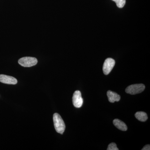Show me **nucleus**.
<instances>
[{
	"mask_svg": "<svg viewBox=\"0 0 150 150\" xmlns=\"http://www.w3.org/2000/svg\"><path fill=\"white\" fill-rule=\"evenodd\" d=\"M53 120L54 127L56 132L59 134H63L64 132L66 126L64 122L59 113H54L53 115Z\"/></svg>",
	"mask_w": 150,
	"mask_h": 150,
	"instance_id": "nucleus-1",
	"label": "nucleus"
},
{
	"mask_svg": "<svg viewBox=\"0 0 150 150\" xmlns=\"http://www.w3.org/2000/svg\"><path fill=\"white\" fill-rule=\"evenodd\" d=\"M145 88V86L143 84H136L127 87L125 91L130 94L135 95L141 93L144 90Z\"/></svg>",
	"mask_w": 150,
	"mask_h": 150,
	"instance_id": "nucleus-2",
	"label": "nucleus"
},
{
	"mask_svg": "<svg viewBox=\"0 0 150 150\" xmlns=\"http://www.w3.org/2000/svg\"><path fill=\"white\" fill-rule=\"evenodd\" d=\"M37 63V59L33 57H23L18 60V64L25 67H30L35 66Z\"/></svg>",
	"mask_w": 150,
	"mask_h": 150,
	"instance_id": "nucleus-3",
	"label": "nucleus"
},
{
	"mask_svg": "<svg viewBox=\"0 0 150 150\" xmlns=\"http://www.w3.org/2000/svg\"><path fill=\"white\" fill-rule=\"evenodd\" d=\"M115 65V61L111 58H108L105 61L103 70L105 75H107L112 71Z\"/></svg>",
	"mask_w": 150,
	"mask_h": 150,
	"instance_id": "nucleus-4",
	"label": "nucleus"
},
{
	"mask_svg": "<svg viewBox=\"0 0 150 150\" xmlns=\"http://www.w3.org/2000/svg\"><path fill=\"white\" fill-rule=\"evenodd\" d=\"M73 103L74 106L77 108H80L82 106L83 99L79 91H76L74 93L73 96Z\"/></svg>",
	"mask_w": 150,
	"mask_h": 150,
	"instance_id": "nucleus-5",
	"label": "nucleus"
},
{
	"mask_svg": "<svg viewBox=\"0 0 150 150\" xmlns=\"http://www.w3.org/2000/svg\"><path fill=\"white\" fill-rule=\"evenodd\" d=\"M0 82L7 84H16L17 80L15 78L7 75H0Z\"/></svg>",
	"mask_w": 150,
	"mask_h": 150,
	"instance_id": "nucleus-6",
	"label": "nucleus"
},
{
	"mask_svg": "<svg viewBox=\"0 0 150 150\" xmlns=\"http://www.w3.org/2000/svg\"><path fill=\"white\" fill-rule=\"evenodd\" d=\"M108 100L110 103L118 102L121 99V96L118 94L114 92L108 91L107 93Z\"/></svg>",
	"mask_w": 150,
	"mask_h": 150,
	"instance_id": "nucleus-7",
	"label": "nucleus"
},
{
	"mask_svg": "<svg viewBox=\"0 0 150 150\" xmlns=\"http://www.w3.org/2000/svg\"><path fill=\"white\" fill-rule=\"evenodd\" d=\"M113 123L114 126L116 128H118V129L121 130V131H127V129H128L126 124L123 121L119 120V119H114L113 121Z\"/></svg>",
	"mask_w": 150,
	"mask_h": 150,
	"instance_id": "nucleus-8",
	"label": "nucleus"
},
{
	"mask_svg": "<svg viewBox=\"0 0 150 150\" xmlns=\"http://www.w3.org/2000/svg\"><path fill=\"white\" fill-rule=\"evenodd\" d=\"M135 116L138 120L142 122H145L148 119L147 114L142 111L137 112L135 113Z\"/></svg>",
	"mask_w": 150,
	"mask_h": 150,
	"instance_id": "nucleus-9",
	"label": "nucleus"
},
{
	"mask_svg": "<svg viewBox=\"0 0 150 150\" xmlns=\"http://www.w3.org/2000/svg\"><path fill=\"white\" fill-rule=\"evenodd\" d=\"M116 3V5L119 8H122L126 4V0H112Z\"/></svg>",
	"mask_w": 150,
	"mask_h": 150,
	"instance_id": "nucleus-10",
	"label": "nucleus"
},
{
	"mask_svg": "<svg viewBox=\"0 0 150 150\" xmlns=\"http://www.w3.org/2000/svg\"><path fill=\"white\" fill-rule=\"evenodd\" d=\"M107 150H118L119 149L117 147L116 144L114 143H110L108 145L107 149Z\"/></svg>",
	"mask_w": 150,
	"mask_h": 150,
	"instance_id": "nucleus-11",
	"label": "nucleus"
},
{
	"mask_svg": "<svg viewBox=\"0 0 150 150\" xmlns=\"http://www.w3.org/2000/svg\"><path fill=\"white\" fill-rule=\"evenodd\" d=\"M150 146L149 144L146 145L144 147V148L142 149V150H150Z\"/></svg>",
	"mask_w": 150,
	"mask_h": 150,
	"instance_id": "nucleus-12",
	"label": "nucleus"
}]
</instances>
